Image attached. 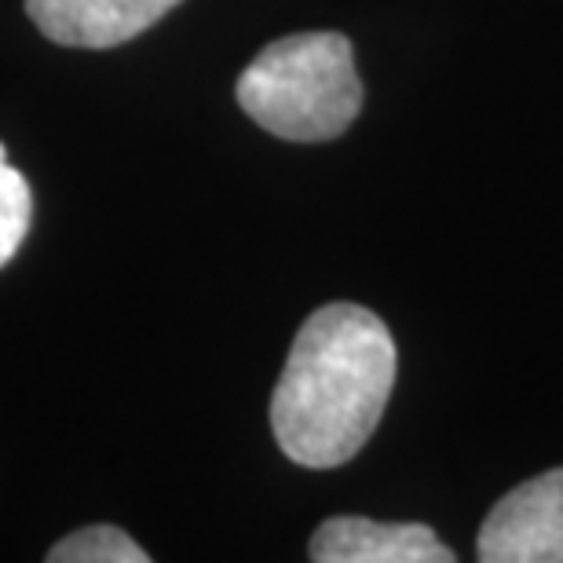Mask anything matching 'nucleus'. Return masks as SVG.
<instances>
[{"instance_id": "f03ea898", "label": "nucleus", "mask_w": 563, "mask_h": 563, "mask_svg": "<svg viewBox=\"0 0 563 563\" xmlns=\"http://www.w3.org/2000/svg\"><path fill=\"white\" fill-rule=\"evenodd\" d=\"M234 96L245 114L278 140H336L363 110L355 48L333 30L292 33L256 52Z\"/></svg>"}, {"instance_id": "423d86ee", "label": "nucleus", "mask_w": 563, "mask_h": 563, "mask_svg": "<svg viewBox=\"0 0 563 563\" xmlns=\"http://www.w3.org/2000/svg\"><path fill=\"white\" fill-rule=\"evenodd\" d=\"M151 553L114 523L81 527L48 549V563H146Z\"/></svg>"}, {"instance_id": "7ed1b4c3", "label": "nucleus", "mask_w": 563, "mask_h": 563, "mask_svg": "<svg viewBox=\"0 0 563 563\" xmlns=\"http://www.w3.org/2000/svg\"><path fill=\"white\" fill-rule=\"evenodd\" d=\"M479 563H563V468L512 487L476 538Z\"/></svg>"}, {"instance_id": "0eeeda50", "label": "nucleus", "mask_w": 563, "mask_h": 563, "mask_svg": "<svg viewBox=\"0 0 563 563\" xmlns=\"http://www.w3.org/2000/svg\"><path fill=\"white\" fill-rule=\"evenodd\" d=\"M33 220V190L19 168L8 165V151L0 143V267L11 264L19 245L26 242Z\"/></svg>"}, {"instance_id": "f257e3e1", "label": "nucleus", "mask_w": 563, "mask_h": 563, "mask_svg": "<svg viewBox=\"0 0 563 563\" xmlns=\"http://www.w3.org/2000/svg\"><path fill=\"white\" fill-rule=\"evenodd\" d=\"M399 352L380 314L325 303L292 336L272 396V432L303 468H336L377 432L396 388Z\"/></svg>"}, {"instance_id": "20e7f679", "label": "nucleus", "mask_w": 563, "mask_h": 563, "mask_svg": "<svg viewBox=\"0 0 563 563\" xmlns=\"http://www.w3.org/2000/svg\"><path fill=\"white\" fill-rule=\"evenodd\" d=\"M184 0H26L37 30L66 48H118Z\"/></svg>"}, {"instance_id": "39448f33", "label": "nucleus", "mask_w": 563, "mask_h": 563, "mask_svg": "<svg viewBox=\"0 0 563 563\" xmlns=\"http://www.w3.org/2000/svg\"><path fill=\"white\" fill-rule=\"evenodd\" d=\"M308 556L314 563H454L424 523H380L366 516H333L311 534Z\"/></svg>"}]
</instances>
